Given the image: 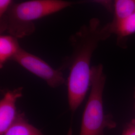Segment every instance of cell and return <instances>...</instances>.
<instances>
[{"instance_id":"obj_2","label":"cell","mask_w":135,"mask_h":135,"mask_svg":"<svg viewBox=\"0 0 135 135\" xmlns=\"http://www.w3.org/2000/svg\"><path fill=\"white\" fill-rule=\"evenodd\" d=\"M65 0H29L14 3L0 17V33L5 32L19 39L29 36L36 30L34 22L73 5L87 2Z\"/></svg>"},{"instance_id":"obj_5","label":"cell","mask_w":135,"mask_h":135,"mask_svg":"<svg viewBox=\"0 0 135 135\" xmlns=\"http://www.w3.org/2000/svg\"><path fill=\"white\" fill-rule=\"evenodd\" d=\"M23 88L6 92L0 101V135H3L16 120L18 112L16 103L23 96Z\"/></svg>"},{"instance_id":"obj_12","label":"cell","mask_w":135,"mask_h":135,"mask_svg":"<svg viewBox=\"0 0 135 135\" xmlns=\"http://www.w3.org/2000/svg\"><path fill=\"white\" fill-rule=\"evenodd\" d=\"M122 135H135V126L134 125L126 130Z\"/></svg>"},{"instance_id":"obj_4","label":"cell","mask_w":135,"mask_h":135,"mask_svg":"<svg viewBox=\"0 0 135 135\" xmlns=\"http://www.w3.org/2000/svg\"><path fill=\"white\" fill-rule=\"evenodd\" d=\"M35 76L43 80L52 88L66 83L62 70L55 69L39 57L20 49L12 60Z\"/></svg>"},{"instance_id":"obj_10","label":"cell","mask_w":135,"mask_h":135,"mask_svg":"<svg viewBox=\"0 0 135 135\" xmlns=\"http://www.w3.org/2000/svg\"><path fill=\"white\" fill-rule=\"evenodd\" d=\"M102 5L110 12H113V0H90Z\"/></svg>"},{"instance_id":"obj_3","label":"cell","mask_w":135,"mask_h":135,"mask_svg":"<svg viewBox=\"0 0 135 135\" xmlns=\"http://www.w3.org/2000/svg\"><path fill=\"white\" fill-rule=\"evenodd\" d=\"M106 76L102 65L91 69V91L82 116L80 135H103L111 123L104 114L103 92Z\"/></svg>"},{"instance_id":"obj_8","label":"cell","mask_w":135,"mask_h":135,"mask_svg":"<svg viewBox=\"0 0 135 135\" xmlns=\"http://www.w3.org/2000/svg\"><path fill=\"white\" fill-rule=\"evenodd\" d=\"M113 34L122 39L135 33V13L118 22L109 23Z\"/></svg>"},{"instance_id":"obj_6","label":"cell","mask_w":135,"mask_h":135,"mask_svg":"<svg viewBox=\"0 0 135 135\" xmlns=\"http://www.w3.org/2000/svg\"><path fill=\"white\" fill-rule=\"evenodd\" d=\"M21 47L18 39L14 36L1 35L0 36V67H3L4 64L9 60H12L18 53Z\"/></svg>"},{"instance_id":"obj_1","label":"cell","mask_w":135,"mask_h":135,"mask_svg":"<svg viewBox=\"0 0 135 135\" xmlns=\"http://www.w3.org/2000/svg\"><path fill=\"white\" fill-rule=\"evenodd\" d=\"M112 34L109 23L102 26L99 20L93 18L70 37L72 52L64 60L60 69L69 70L66 83L69 105L72 113L81 105L91 87L93 54L99 43Z\"/></svg>"},{"instance_id":"obj_7","label":"cell","mask_w":135,"mask_h":135,"mask_svg":"<svg viewBox=\"0 0 135 135\" xmlns=\"http://www.w3.org/2000/svg\"><path fill=\"white\" fill-rule=\"evenodd\" d=\"M3 135H44L42 132L31 124L24 113L18 112L14 123Z\"/></svg>"},{"instance_id":"obj_13","label":"cell","mask_w":135,"mask_h":135,"mask_svg":"<svg viewBox=\"0 0 135 135\" xmlns=\"http://www.w3.org/2000/svg\"><path fill=\"white\" fill-rule=\"evenodd\" d=\"M66 135H73V129L72 126H71L69 129V130L68 131L67 134Z\"/></svg>"},{"instance_id":"obj_9","label":"cell","mask_w":135,"mask_h":135,"mask_svg":"<svg viewBox=\"0 0 135 135\" xmlns=\"http://www.w3.org/2000/svg\"><path fill=\"white\" fill-rule=\"evenodd\" d=\"M114 17L116 22L135 13V0H113Z\"/></svg>"},{"instance_id":"obj_11","label":"cell","mask_w":135,"mask_h":135,"mask_svg":"<svg viewBox=\"0 0 135 135\" xmlns=\"http://www.w3.org/2000/svg\"><path fill=\"white\" fill-rule=\"evenodd\" d=\"M12 4L13 0H0V17L5 14Z\"/></svg>"},{"instance_id":"obj_14","label":"cell","mask_w":135,"mask_h":135,"mask_svg":"<svg viewBox=\"0 0 135 135\" xmlns=\"http://www.w3.org/2000/svg\"><path fill=\"white\" fill-rule=\"evenodd\" d=\"M134 125L135 126V123H134Z\"/></svg>"}]
</instances>
